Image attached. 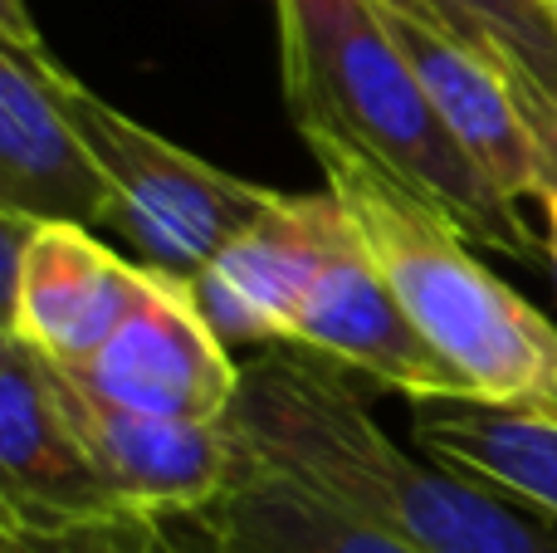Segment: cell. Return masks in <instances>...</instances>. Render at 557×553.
Returning <instances> with one entry per match:
<instances>
[{
  "instance_id": "obj_9",
  "label": "cell",
  "mask_w": 557,
  "mask_h": 553,
  "mask_svg": "<svg viewBox=\"0 0 557 553\" xmlns=\"http://www.w3.org/2000/svg\"><path fill=\"white\" fill-rule=\"evenodd\" d=\"M117 509L127 505L88 456L54 362L35 343L0 333V519L69 525Z\"/></svg>"
},
{
  "instance_id": "obj_11",
  "label": "cell",
  "mask_w": 557,
  "mask_h": 553,
  "mask_svg": "<svg viewBox=\"0 0 557 553\" xmlns=\"http://www.w3.org/2000/svg\"><path fill=\"white\" fill-rule=\"evenodd\" d=\"M54 372L88 456L127 509L152 519H191L225 495L240 470L231 421L137 417L88 392L64 362H54Z\"/></svg>"
},
{
  "instance_id": "obj_10",
  "label": "cell",
  "mask_w": 557,
  "mask_h": 553,
  "mask_svg": "<svg viewBox=\"0 0 557 553\" xmlns=\"http://www.w3.org/2000/svg\"><path fill=\"white\" fill-rule=\"evenodd\" d=\"M376 15H382L386 35L401 45V54L411 59L416 78L425 84L431 103L441 108L450 137L499 186L504 201L519 206L523 196L539 201L553 186V172L539 147V133H533L529 113H523L519 94H513L509 64L465 45L460 35L396 5V0H376Z\"/></svg>"
},
{
  "instance_id": "obj_18",
  "label": "cell",
  "mask_w": 557,
  "mask_h": 553,
  "mask_svg": "<svg viewBox=\"0 0 557 553\" xmlns=\"http://www.w3.org/2000/svg\"><path fill=\"white\" fill-rule=\"evenodd\" d=\"M539 206H543V260L553 265V280H557V176L548 192L539 196Z\"/></svg>"
},
{
  "instance_id": "obj_4",
  "label": "cell",
  "mask_w": 557,
  "mask_h": 553,
  "mask_svg": "<svg viewBox=\"0 0 557 553\" xmlns=\"http://www.w3.org/2000/svg\"><path fill=\"white\" fill-rule=\"evenodd\" d=\"M49 88L88 143L94 162L103 167L117 201V231L137 245L147 270L191 284L278 196L270 186L221 172L206 157L166 143L162 133L98 98L54 54H49Z\"/></svg>"
},
{
  "instance_id": "obj_15",
  "label": "cell",
  "mask_w": 557,
  "mask_h": 553,
  "mask_svg": "<svg viewBox=\"0 0 557 553\" xmlns=\"http://www.w3.org/2000/svg\"><path fill=\"white\" fill-rule=\"evenodd\" d=\"M445 25L465 45L513 64L557 103V25L543 0H396Z\"/></svg>"
},
{
  "instance_id": "obj_12",
  "label": "cell",
  "mask_w": 557,
  "mask_h": 553,
  "mask_svg": "<svg viewBox=\"0 0 557 553\" xmlns=\"http://www.w3.org/2000/svg\"><path fill=\"white\" fill-rule=\"evenodd\" d=\"M347 211L333 192L284 196L270 211L235 235L211 265L191 280L196 309L206 314L225 343H270L284 348L288 323L304 304L308 284L318 280L333 241L343 235Z\"/></svg>"
},
{
  "instance_id": "obj_2",
  "label": "cell",
  "mask_w": 557,
  "mask_h": 553,
  "mask_svg": "<svg viewBox=\"0 0 557 553\" xmlns=\"http://www.w3.org/2000/svg\"><path fill=\"white\" fill-rule=\"evenodd\" d=\"M298 133L416 333L470 388V402L557 411V323L548 314L484 270L470 235L431 196L323 127Z\"/></svg>"
},
{
  "instance_id": "obj_7",
  "label": "cell",
  "mask_w": 557,
  "mask_h": 553,
  "mask_svg": "<svg viewBox=\"0 0 557 553\" xmlns=\"http://www.w3.org/2000/svg\"><path fill=\"white\" fill-rule=\"evenodd\" d=\"M5 245V323L0 333L35 343L45 358L78 368L133 314L143 265L117 260L84 225L0 216Z\"/></svg>"
},
{
  "instance_id": "obj_17",
  "label": "cell",
  "mask_w": 557,
  "mask_h": 553,
  "mask_svg": "<svg viewBox=\"0 0 557 553\" xmlns=\"http://www.w3.org/2000/svg\"><path fill=\"white\" fill-rule=\"evenodd\" d=\"M509 78H513V94H519V103H523V113H529L533 133H539V147H543V157H548V172L557 176V103L543 94L539 84H533L529 74H523V69L509 64Z\"/></svg>"
},
{
  "instance_id": "obj_8",
  "label": "cell",
  "mask_w": 557,
  "mask_h": 553,
  "mask_svg": "<svg viewBox=\"0 0 557 553\" xmlns=\"http://www.w3.org/2000/svg\"><path fill=\"white\" fill-rule=\"evenodd\" d=\"M284 348H304L337 368L372 378L376 388L421 402H470V388L445 368V358L416 333L411 314L376 270L372 250L347 221L333 241L318 280L308 284Z\"/></svg>"
},
{
  "instance_id": "obj_19",
  "label": "cell",
  "mask_w": 557,
  "mask_h": 553,
  "mask_svg": "<svg viewBox=\"0 0 557 553\" xmlns=\"http://www.w3.org/2000/svg\"><path fill=\"white\" fill-rule=\"evenodd\" d=\"M543 5H548V15H553V25H557V0H543Z\"/></svg>"
},
{
  "instance_id": "obj_16",
  "label": "cell",
  "mask_w": 557,
  "mask_h": 553,
  "mask_svg": "<svg viewBox=\"0 0 557 553\" xmlns=\"http://www.w3.org/2000/svg\"><path fill=\"white\" fill-rule=\"evenodd\" d=\"M0 553H186L166 519L117 509L69 525H15L0 519Z\"/></svg>"
},
{
  "instance_id": "obj_13",
  "label": "cell",
  "mask_w": 557,
  "mask_h": 553,
  "mask_svg": "<svg viewBox=\"0 0 557 553\" xmlns=\"http://www.w3.org/2000/svg\"><path fill=\"white\" fill-rule=\"evenodd\" d=\"M411 441L435 466L557 525V411L421 402L411 417Z\"/></svg>"
},
{
  "instance_id": "obj_14",
  "label": "cell",
  "mask_w": 557,
  "mask_h": 553,
  "mask_svg": "<svg viewBox=\"0 0 557 553\" xmlns=\"http://www.w3.org/2000/svg\"><path fill=\"white\" fill-rule=\"evenodd\" d=\"M186 525L201 553H421L250 460Z\"/></svg>"
},
{
  "instance_id": "obj_6",
  "label": "cell",
  "mask_w": 557,
  "mask_h": 553,
  "mask_svg": "<svg viewBox=\"0 0 557 553\" xmlns=\"http://www.w3.org/2000/svg\"><path fill=\"white\" fill-rule=\"evenodd\" d=\"M0 216L45 225H117V201L103 167L49 88V49L5 0L0 25Z\"/></svg>"
},
{
  "instance_id": "obj_1",
  "label": "cell",
  "mask_w": 557,
  "mask_h": 553,
  "mask_svg": "<svg viewBox=\"0 0 557 553\" xmlns=\"http://www.w3.org/2000/svg\"><path fill=\"white\" fill-rule=\"evenodd\" d=\"M231 431L240 460L421 553H557L553 519L401 451L343 368L304 348L245 362Z\"/></svg>"
},
{
  "instance_id": "obj_5",
  "label": "cell",
  "mask_w": 557,
  "mask_h": 553,
  "mask_svg": "<svg viewBox=\"0 0 557 553\" xmlns=\"http://www.w3.org/2000/svg\"><path fill=\"white\" fill-rule=\"evenodd\" d=\"M88 392L137 417L231 421L245 362L206 323L186 280L143 265L137 304L88 362L69 368Z\"/></svg>"
},
{
  "instance_id": "obj_3",
  "label": "cell",
  "mask_w": 557,
  "mask_h": 553,
  "mask_svg": "<svg viewBox=\"0 0 557 553\" xmlns=\"http://www.w3.org/2000/svg\"><path fill=\"white\" fill-rule=\"evenodd\" d=\"M284 103L298 127H323L431 196L470 241L539 260L529 221L450 137L411 59L386 35L376 0H274Z\"/></svg>"
}]
</instances>
